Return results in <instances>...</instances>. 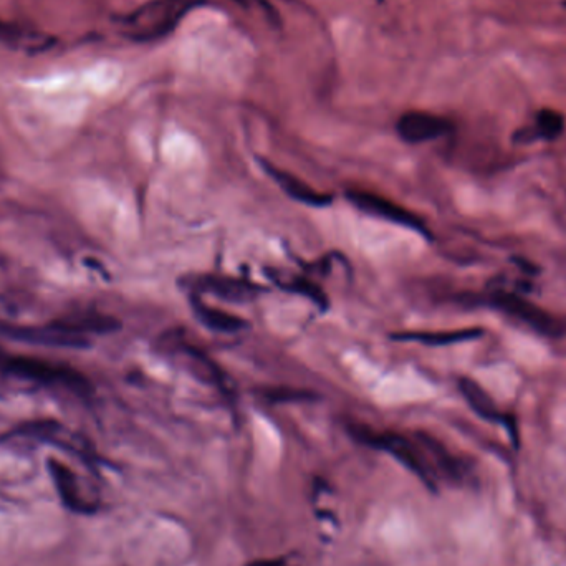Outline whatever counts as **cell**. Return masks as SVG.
<instances>
[{
	"mask_svg": "<svg viewBox=\"0 0 566 566\" xmlns=\"http://www.w3.org/2000/svg\"><path fill=\"white\" fill-rule=\"evenodd\" d=\"M201 4V0H153L120 17L118 25L121 34L135 42L163 39L178 27L189 10Z\"/></svg>",
	"mask_w": 566,
	"mask_h": 566,
	"instance_id": "obj_1",
	"label": "cell"
},
{
	"mask_svg": "<svg viewBox=\"0 0 566 566\" xmlns=\"http://www.w3.org/2000/svg\"><path fill=\"white\" fill-rule=\"evenodd\" d=\"M0 370L48 388L65 389L77 396H90L93 393L92 381L72 366L57 365L32 356H0Z\"/></svg>",
	"mask_w": 566,
	"mask_h": 566,
	"instance_id": "obj_2",
	"label": "cell"
},
{
	"mask_svg": "<svg viewBox=\"0 0 566 566\" xmlns=\"http://www.w3.org/2000/svg\"><path fill=\"white\" fill-rule=\"evenodd\" d=\"M351 434L361 444L388 452L396 461L408 467L409 471L418 475L429 489H436V469L432 466L431 457L427 454L426 447L419 436L416 442L409 437L401 436L398 432H375L365 426L351 427Z\"/></svg>",
	"mask_w": 566,
	"mask_h": 566,
	"instance_id": "obj_3",
	"label": "cell"
},
{
	"mask_svg": "<svg viewBox=\"0 0 566 566\" xmlns=\"http://www.w3.org/2000/svg\"><path fill=\"white\" fill-rule=\"evenodd\" d=\"M469 300L474 305H487V307L497 308L505 315L525 323L533 331L548 336V338H560L565 333V327L557 317H553L552 313H548L545 308L538 307L537 303L520 297L519 293L494 290L487 295L469 297Z\"/></svg>",
	"mask_w": 566,
	"mask_h": 566,
	"instance_id": "obj_4",
	"label": "cell"
},
{
	"mask_svg": "<svg viewBox=\"0 0 566 566\" xmlns=\"http://www.w3.org/2000/svg\"><path fill=\"white\" fill-rule=\"evenodd\" d=\"M0 333L7 338L29 343V345L73 348V350H83V348L92 345L90 338L58 327L57 323L53 322L42 325V327H19V325H12V323L0 322Z\"/></svg>",
	"mask_w": 566,
	"mask_h": 566,
	"instance_id": "obj_5",
	"label": "cell"
},
{
	"mask_svg": "<svg viewBox=\"0 0 566 566\" xmlns=\"http://www.w3.org/2000/svg\"><path fill=\"white\" fill-rule=\"evenodd\" d=\"M346 197L353 206L358 207L360 211L366 212V214H370V216L379 217V219L393 222L398 226L408 227V229H413V231L421 232V234L427 236V227L421 217L416 216L406 207L389 201L386 197L379 196L375 192L356 191V189L346 192Z\"/></svg>",
	"mask_w": 566,
	"mask_h": 566,
	"instance_id": "obj_6",
	"label": "cell"
},
{
	"mask_svg": "<svg viewBox=\"0 0 566 566\" xmlns=\"http://www.w3.org/2000/svg\"><path fill=\"white\" fill-rule=\"evenodd\" d=\"M451 121L427 111H408L396 123V131L404 143L421 144L451 133Z\"/></svg>",
	"mask_w": 566,
	"mask_h": 566,
	"instance_id": "obj_7",
	"label": "cell"
},
{
	"mask_svg": "<svg viewBox=\"0 0 566 566\" xmlns=\"http://www.w3.org/2000/svg\"><path fill=\"white\" fill-rule=\"evenodd\" d=\"M47 466L58 497L68 510H72L75 514H93V512H96L95 500L83 494L77 474L67 464L50 457Z\"/></svg>",
	"mask_w": 566,
	"mask_h": 566,
	"instance_id": "obj_8",
	"label": "cell"
},
{
	"mask_svg": "<svg viewBox=\"0 0 566 566\" xmlns=\"http://www.w3.org/2000/svg\"><path fill=\"white\" fill-rule=\"evenodd\" d=\"M459 389H461L462 396L466 398L467 404L471 406L472 411L479 418L490 421V423L504 424L515 446L519 444V432H517V424H515L514 419L500 413L494 399L490 398V394L479 383H475L474 379L471 378H461L459 379Z\"/></svg>",
	"mask_w": 566,
	"mask_h": 566,
	"instance_id": "obj_9",
	"label": "cell"
},
{
	"mask_svg": "<svg viewBox=\"0 0 566 566\" xmlns=\"http://www.w3.org/2000/svg\"><path fill=\"white\" fill-rule=\"evenodd\" d=\"M262 168L265 173L269 174L270 178L274 179L275 183L279 184L285 194L295 199V201L307 204V206L323 207L330 206L333 201V196L330 194H323L303 183L302 179L293 176V174L282 171V169L275 168L274 164L262 161Z\"/></svg>",
	"mask_w": 566,
	"mask_h": 566,
	"instance_id": "obj_10",
	"label": "cell"
},
{
	"mask_svg": "<svg viewBox=\"0 0 566 566\" xmlns=\"http://www.w3.org/2000/svg\"><path fill=\"white\" fill-rule=\"evenodd\" d=\"M52 322L57 323L58 327L85 336V338L90 335H108L121 328L120 320L96 312L68 313Z\"/></svg>",
	"mask_w": 566,
	"mask_h": 566,
	"instance_id": "obj_11",
	"label": "cell"
},
{
	"mask_svg": "<svg viewBox=\"0 0 566 566\" xmlns=\"http://www.w3.org/2000/svg\"><path fill=\"white\" fill-rule=\"evenodd\" d=\"M565 131V118L555 110H540L532 128H522L514 135L515 143L528 144L533 141H555Z\"/></svg>",
	"mask_w": 566,
	"mask_h": 566,
	"instance_id": "obj_12",
	"label": "cell"
},
{
	"mask_svg": "<svg viewBox=\"0 0 566 566\" xmlns=\"http://www.w3.org/2000/svg\"><path fill=\"white\" fill-rule=\"evenodd\" d=\"M0 42L22 52H44L55 44V39L39 30L22 29L0 20Z\"/></svg>",
	"mask_w": 566,
	"mask_h": 566,
	"instance_id": "obj_13",
	"label": "cell"
},
{
	"mask_svg": "<svg viewBox=\"0 0 566 566\" xmlns=\"http://www.w3.org/2000/svg\"><path fill=\"white\" fill-rule=\"evenodd\" d=\"M482 336H484L482 328H464V330L451 331H406V333H394L391 338L399 341H418L429 346H446L477 340Z\"/></svg>",
	"mask_w": 566,
	"mask_h": 566,
	"instance_id": "obj_14",
	"label": "cell"
},
{
	"mask_svg": "<svg viewBox=\"0 0 566 566\" xmlns=\"http://www.w3.org/2000/svg\"><path fill=\"white\" fill-rule=\"evenodd\" d=\"M201 287L232 302H245L249 298H254L255 293L259 292V288L252 283L224 279V277H206L202 279Z\"/></svg>",
	"mask_w": 566,
	"mask_h": 566,
	"instance_id": "obj_15",
	"label": "cell"
},
{
	"mask_svg": "<svg viewBox=\"0 0 566 566\" xmlns=\"http://www.w3.org/2000/svg\"><path fill=\"white\" fill-rule=\"evenodd\" d=\"M194 310L202 325H206L211 330L219 331V333H236V331L247 328V322L232 313L222 312L217 308L207 307L204 303L194 300Z\"/></svg>",
	"mask_w": 566,
	"mask_h": 566,
	"instance_id": "obj_16",
	"label": "cell"
},
{
	"mask_svg": "<svg viewBox=\"0 0 566 566\" xmlns=\"http://www.w3.org/2000/svg\"><path fill=\"white\" fill-rule=\"evenodd\" d=\"M292 290V292L300 293V295H307L308 298H312L313 302L320 305V307H327V297L325 293L320 290V288L312 285V282L302 279V277H297V279L288 280V282H283L282 287Z\"/></svg>",
	"mask_w": 566,
	"mask_h": 566,
	"instance_id": "obj_17",
	"label": "cell"
},
{
	"mask_svg": "<svg viewBox=\"0 0 566 566\" xmlns=\"http://www.w3.org/2000/svg\"><path fill=\"white\" fill-rule=\"evenodd\" d=\"M234 2H236V4L242 5V7L257 5V7H260V9L264 10L269 19L279 20L277 10L274 9V5L270 4L269 0H234Z\"/></svg>",
	"mask_w": 566,
	"mask_h": 566,
	"instance_id": "obj_18",
	"label": "cell"
},
{
	"mask_svg": "<svg viewBox=\"0 0 566 566\" xmlns=\"http://www.w3.org/2000/svg\"><path fill=\"white\" fill-rule=\"evenodd\" d=\"M245 566H288L283 558H264V560H254Z\"/></svg>",
	"mask_w": 566,
	"mask_h": 566,
	"instance_id": "obj_19",
	"label": "cell"
},
{
	"mask_svg": "<svg viewBox=\"0 0 566 566\" xmlns=\"http://www.w3.org/2000/svg\"><path fill=\"white\" fill-rule=\"evenodd\" d=\"M379 2H383V0H379Z\"/></svg>",
	"mask_w": 566,
	"mask_h": 566,
	"instance_id": "obj_20",
	"label": "cell"
}]
</instances>
